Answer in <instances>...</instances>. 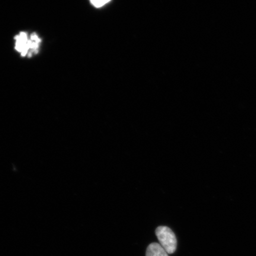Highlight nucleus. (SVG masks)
Wrapping results in <instances>:
<instances>
[{"mask_svg": "<svg viewBox=\"0 0 256 256\" xmlns=\"http://www.w3.org/2000/svg\"><path fill=\"white\" fill-rule=\"evenodd\" d=\"M15 49L21 54L22 56H30L32 54L36 53L41 40L36 34L31 35L30 39L25 32H20L15 37Z\"/></svg>", "mask_w": 256, "mask_h": 256, "instance_id": "obj_1", "label": "nucleus"}, {"mask_svg": "<svg viewBox=\"0 0 256 256\" xmlns=\"http://www.w3.org/2000/svg\"><path fill=\"white\" fill-rule=\"evenodd\" d=\"M156 234L160 244L168 254H174L177 248V239L174 232L168 226H160L156 229Z\"/></svg>", "mask_w": 256, "mask_h": 256, "instance_id": "obj_2", "label": "nucleus"}, {"mask_svg": "<svg viewBox=\"0 0 256 256\" xmlns=\"http://www.w3.org/2000/svg\"><path fill=\"white\" fill-rule=\"evenodd\" d=\"M146 256H168L167 252L158 243L153 242L148 246Z\"/></svg>", "mask_w": 256, "mask_h": 256, "instance_id": "obj_3", "label": "nucleus"}, {"mask_svg": "<svg viewBox=\"0 0 256 256\" xmlns=\"http://www.w3.org/2000/svg\"><path fill=\"white\" fill-rule=\"evenodd\" d=\"M110 1V0H90L92 4L97 8L102 7Z\"/></svg>", "mask_w": 256, "mask_h": 256, "instance_id": "obj_4", "label": "nucleus"}]
</instances>
